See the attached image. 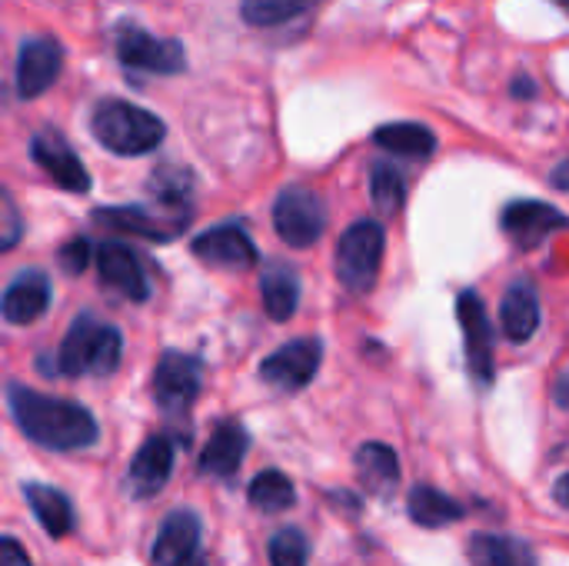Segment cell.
Returning <instances> with one entry per match:
<instances>
[{
  "mask_svg": "<svg viewBox=\"0 0 569 566\" xmlns=\"http://www.w3.org/2000/svg\"><path fill=\"white\" fill-rule=\"evenodd\" d=\"M93 257H97V270H100V280L107 290L120 294L130 304H143L150 297L147 270L133 247H127L120 240H103L93 247Z\"/></svg>",
  "mask_w": 569,
  "mask_h": 566,
  "instance_id": "8fae6325",
  "label": "cell"
},
{
  "mask_svg": "<svg viewBox=\"0 0 569 566\" xmlns=\"http://www.w3.org/2000/svg\"><path fill=\"white\" fill-rule=\"evenodd\" d=\"M23 237V220L17 210V200L10 197V190L0 187V254L13 250Z\"/></svg>",
  "mask_w": 569,
  "mask_h": 566,
  "instance_id": "4dcf8cb0",
  "label": "cell"
},
{
  "mask_svg": "<svg viewBox=\"0 0 569 566\" xmlns=\"http://www.w3.org/2000/svg\"><path fill=\"white\" fill-rule=\"evenodd\" d=\"M457 320L467 340V370L480 387L493 384V327L477 290H463L457 297Z\"/></svg>",
  "mask_w": 569,
  "mask_h": 566,
  "instance_id": "30bf717a",
  "label": "cell"
},
{
  "mask_svg": "<svg viewBox=\"0 0 569 566\" xmlns=\"http://www.w3.org/2000/svg\"><path fill=\"white\" fill-rule=\"evenodd\" d=\"M247 447H250V437H247V430L237 420L217 424L210 440H207V447L197 457V474L217 477V480H233L240 464H243Z\"/></svg>",
  "mask_w": 569,
  "mask_h": 566,
  "instance_id": "d6986e66",
  "label": "cell"
},
{
  "mask_svg": "<svg viewBox=\"0 0 569 566\" xmlns=\"http://www.w3.org/2000/svg\"><path fill=\"white\" fill-rule=\"evenodd\" d=\"M470 564L473 566H537L530 544L520 537L503 534H477L470 540Z\"/></svg>",
  "mask_w": 569,
  "mask_h": 566,
  "instance_id": "d4e9b609",
  "label": "cell"
},
{
  "mask_svg": "<svg viewBox=\"0 0 569 566\" xmlns=\"http://www.w3.org/2000/svg\"><path fill=\"white\" fill-rule=\"evenodd\" d=\"M50 297H53V287H50V277L43 270H20L10 287L3 290L0 297V317L13 327H27L33 320H40L50 307Z\"/></svg>",
  "mask_w": 569,
  "mask_h": 566,
  "instance_id": "2e32d148",
  "label": "cell"
},
{
  "mask_svg": "<svg viewBox=\"0 0 569 566\" xmlns=\"http://www.w3.org/2000/svg\"><path fill=\"white\" fill-rule=\"evenodd\" d=\"M200 530H203V524L193 510H187V507L170 510L157 530V544L150 554L153 566H183L193 557H200Z\"/></svg>",
  "mask_w": 569,
  "mask_h": 566,
  "instance_id": "e0dca14e",
  "label": "cell"
},
{
  "mask_svg": "<svg viewBox=\"0 0 569 566\" xmlns=\"http://www.w3.org/2000/svg\"><path fill=\"white\" fill-rule=\"evenodd\" d=\"M553 183H557V190H567V163H560V167H557Z\"/></svg>",
  "mask_w": 569,
  "mask_h": 566,
  "instance_id": "e575fe53",
  "label": "cell"
},
{
  "mask_svg": "<svg viewBox=\"0 0 569 566\" xmlns=\"http://www.w3.org/2000/svg\"><path fill=\"white\" fill-rule=\"evenodd\" d=\"M0 566H30L27 550L13 537H0Z\"/></svg>",
  "mask_w": 569,
  "mask_h": 566,
  "instance_id": "d6a6232c",
  "label": "cell"
},
{
  "mask_svg": "<svg viewBox=\"0 0 569 566\" xmlns=\"http://www.w3.org/2000/svg\"><path fill=\"white\" fill-rule=\"evenodd\" d=\"M120 354H123V334L93 314H80L57 347V374L110 377L120 367Z\"/></svg>",
  "mask_w": 569,
  "mask_h": 566,
  "instance_id": "7a4b0ae2",
  "label": "cell"
},
{
  "mask_svg": "<svg viewBox=\"0 0 569 566\" xmlns=\"http://www.w3.org/2000/svg\"><path fill=\"white\" fill-rule=\"evenodd\" d=\"M317 3L320 0H243L240 13L253 27H277V23H287V20L313 10Z\"/></svg>",
  "mask_w": 569,
  "mask_h": 566,
  "instance_id": "f1b7e54d",
  "label": "cell"
},
{
  "mask_svg": "<svg viewBox=\"0 0 569 566\" xmlns=\"http://www.w3.org/2000/svg\"><path fill=\"white\" fill-rule=\"evenodd\" d=\"M30 157H33V163H40V167L50 173V180H53L60 190H67V193H87V190H90V173L83 170V163H80V157L73 153V147H70L53 127L33 133V140H30Z\"/></svg>",
  "mask_w": 569,
  "mask_h": 566,
  "instance_id": "4fadbf2b",
  "label": "cell"
},
{
  "mask_svg": "<svg viewBox=\"0 0 569 566\" xmlns=\"http://www.w3.org/2000/svg\"><path fill=\"white\" fill-rule=\"evenodd\" d=\"M203 387V360L183 350H167L153 370V400L167 417H187Z\"/></svg>",
  "mask_w": 569,
  "mask_h": 566,
  "instance_id": "8992f818",
  "label": "cell"
},
{
  "mask_svg": "<svg viewBox=\"0 0 569 566\" xmlns=\"http://www.w3.org/2000/svg\"><path fill=\"white\" fill-rule=\"evenodd\" d=\"M370 200L380 217H397L407 200V180L393 163H373L370 170Z\"/></svg>",
  "mask_w": 569,
  "mask_h": 566,
  "instance_id": "83f0119b",
  "label": "cell"
},
{
  "mask_svg": "<svg viewBox=\"0 0 569 566\" xmlns=\"http://www.w3.org/2000/svg\"><path fill=\"white\" fill-rule=\"evenodd\" d=\"M320 360H323V340L300 337V340H290L280 350H273L260 364V377L267 387H273L280 394H297V390L310 387V380L320 370Z\"/></svg>",
  "mask_w": 569,
  "mask_h": 566,
  "instance_id": "9c48e42d",
  "label": "cell"
},
{
  "mask_svg": "<svg viewBox=\"0 0 569 566\" xmlns=\"http://www.w3.org/2000/svg\"><path fill=\"white\" fill-rule=\"evenodd\" d=\"M500 324H503V334L510 344H527L540 330V300H537V287L530 280L510 284V290L503 294V304H500Z\"/></svg>",
  "mask_w": 569,
  "mask_h": 566,
  "instance_id": "ffe728a7",
  "label": "cell"
},
{
  "mask_svg": "<svg viewBox=\"0 0 569 566\" xmlns=\"http://www.w3.org/2000/svg\"><path fill=\"white\" fill-rule=\"evenodd\" d=\"M557 3H560V7H563V3H567V0H557Z\"/></svg>",
  "mask_w": 569,
  "mask_h": 566,
  "instance_id": "f35d334b",
  "label": "cell"
},
{
  "mask_svg": "<svg viewBox=\"0 0 569 566\" xmlns=\"http://www.w3.org/2000/svg\"><path fill=\"white\" fill-rule=\"evenodd\" d=\"M90 130L97 143L117 157H143L157 150L167 137V127L157 113L117 97H107L93 107Z\"/></svg>",
  "mask_w": 569,
  "mask_h": 566,
  "instance_id": "3957f363",
  "label": "cell"
},
{
  "mask_svg": "<svg viewBox=\"0 0 569 566\" xmlns=\"http://www.w3.org/2000/svg\"><path fill=\"white\" fill-rule=\"evenodd\" d=\"M260 294H263V310L270 320L283 324L297 314L300 307V277L290 264H270L260 277Z\"/></svg>",
  "mask_w": 569,
  "mask_h": 566,
  "instance_id": "cb8c5ba5",
  "label": "cell"
},
{
  "mask_svg": "<svg viewBox=\"0 0 569 566\" xmlns=\"http://www.w3.org/2000/svg\"><path fill=\"white\" fill-rule=\"evenodd\" d=\"M353 464H357V477H360L367 494L393 497V490L400 484V460L387 444H363L357 450Z\"/></svg>",
  "mask_w": 569,
  "mask_h": 566,
  "instance_id": "7402d4cb",
  "label": "cell"
},
{
  "mask_svg": "<svg viewBox=\"0 0 569 566\" xmlns=\"http://www.w3.org/2000/svg\"><path fill=\"white\" fill-rule=\"evenodd\" d=\"M247 500H250V507H257V510H263V514H280V510L293 507L297 490H293V484H290L287 474H280V470H263V474H257V477L250 480Z\"/></svg>",
  "mask_w": 569,
  "mask_h": 566,
  "instance_id": "4316f807",
  "label": "cell"
},
{
  "mask_svg": "<svg viewBox=\"0 0 569 566\" xmlns=\"http://www.w3.org/2000/svg\"><path fill=\"white\" fill-rule=\"evenodd\" d=\"M373 143L387 153L410 157V160H427L437 150V137L423 123H387L373 130Z\"/></svg>",
  "mask_w": 569,
  "mask_h": 566,
  "instance_id": "484cf974",
  "label": "cell"
},
{
  "mask_svg": "<svg viewBox=\"0 0 569 566\" xmlns=\"http://www.w3.org/2000/svg\"><path fill=\"white\" fill-rule=\"evenodd\" d=\"M270 566H307L310 564V540L297 527H283L270 537Z\"/></svg>",
  "mask_w": 569,
  "mask_h": 566,
  "instance_id": "f546056e",
  "label": "cell"
},
{
  "mask_svg": "<svg viewBox=\"0 0 569 566\" xmlns=\"http://www.w3.org/2000/svg\"><path fill=\"white\" fill-rule=\"evenodd\" d=\"M557 400H560V407H567V377H560V384H557Z\"/></svg>",
  "mask_w": 569,
  "mask_h": 566,
  "instance_id": "8d00e7d4",
  "label": "cell"
},
{
  "mask_svg": "<svg viewBox=\"0 0 569 566\" xmlns=\"http://www.w3.org/2000/svg\"><path fill=\"white\" fill-rule=\"evenodd\" d=\"M510 90H513V97H520V100H530V97L537 93V83H533L530 77H517Z\"/></svg>",
  "mask_w": 569,
  "mask_h": 566,
  "instance_id": "836d02e7",
  "label": "cell"
},
{
  "mask_svg": "<svg viewBox=\"0 0 569 566\" xmlns=\"http://www.w3.org/2000/svg\"><path fill=\"white\" fill-rule=\"evenodd\" d=\"M23 500L30 504L37 524L53 537V540H63L70 530H73V507L67 500L63 490L57 487H47V484H23Z\"/></svg>",
  "mask_w": 569,
  "mask_h": 566,
  "instance_id": "603a6c76",
  "label": "cell"
},
{
  "mask_svg": "<svg viewBox=\"0 0 569 566\" xmlns=\"http://www.w3.org/2000/svg\"><path fill=\"white\" fill-rule=\"evenodd\" d=\"M93 220L113 234H130L143 240L167 244L180 237L190 224V203H173V200H157V207H100Z\"/></svg>",
  "mask_w": 569,
  "mask_h": 566,
  "instance_id": "5b68a950",
  "label": "cell"
},
{
  "mask_svg": "<svg viewBox=\"0 0 569 566\" xmlns=\"http://www.w3.org/2000/svg\"><path fill=\"white\" fill-rule=\"evenodd\" d=\"M90 254H93L90 240H87V237H73L70 244H63V247H60L57 260H60V267H63L67 274H73V277H77V274H83V270H87Z\"/></svg>",
  "mask_w": 569,
  "mask_h": 566,
  "instance_id": "1f68e13d",
  "label": "cell"
},
{
  "mask_svg": "<svg viewBox=\"0 0 569 566\" xmlns=\"http://www.w3.org/2000/svg\"><path fill=\"white\" fill-rule=\"evenodd\" d=\"M7 404L20 434L43 450L73 454V450H90L100 440L97 417L77 400H60V397L37 394L23 384H7Z\"/></svg>",
  "mask_w": 569,
  "mask_h": 566,
  "instance_id": "6da1fadb",
  "label": "cell"
},
{
  "mask_svg": "<svg viewBox=\"0 0 569 566\" xmlns=\"http://www.w3.org/2000/svg\"><path fill=\"white\" fill-rule=\"evenodd\" d=\"M383 250H387L383 224L360 220V224L347 227V234L337 244V257H333L337 280L343 284V290H350L353 297L370 294L377 287V277H380Z\"/></svg>",
  "mask_w": 569,
  "mask_h": 566,
  "instance_id": "277c9868",
  "label": "cell"
},
{
  "mask_svg": "<svg viewBox=\"0 0 569 566\" xmlns=\"http://www.w3.org/2000/svg\"><path fill=\"white\" fill-rule=\"evenodd\" d=\"M407 514L417 527L423 530H440V527H450L457 520L467 517V507L453 497H447L443 490L430 487V484H417L410 487V497H407Z\"/></svg>",
  "mask_w": 569,
  "mask_h": 566,
  "instance_id": "44dd1931",
  "label": "cell"
},
{
  "mask_svg": "<svg viewBox=\"0 0 569 566\" xmlns=\"http://www.w3.org/2000/svg\"><path fill=\"white\" fill-rule=\"evenodd\" d=\"M567 477H560V484H557V504H560L563 510H567Z\"/></svg>",
  "mask_w": 569,
  "mask_h": 566,
  "instance_id": "d590c367",
  "label": "cell"
},
{
  "mask_svg": "<svg viewBox=\"0 0 569 566\" xmlns=\"http://www.w3.org/2000/svg\"><path fill=\"white\" fill-rule=\"evenodd\" d=\"M63 67V50L53 37H30L17 57V93L20 100H33L47 93Z\"/></svg>",
  "mask_w": 569,
  "mask_h": 566,
  "instance_id": "5bb4252c",
  "label": "cell"
},
{
  "mask_svg": "<svg viewBox=\"0 0 569 566\" xmlns=\"http://www.w3.org/2000/svg\"><path fill=\"white\" fill-rule=\"evenodd\" d=\"M183 566H207V564H203V557H193L190 564H183Z\"/></svg>",
  "mask_w": 569,
  "mask_h": 566,
  "instance_id": "74e56055",
  "label": "cell"
},
{
  "mask_svg": "<svg viewBox=\"0 0 569 566\" xmlns=\"http://www.w3.org/2000/svg\"><path fill=\"white\" fill-rule=\"evenodd\" d=\"M117 60L130 70H150V73H183L187 70V50L177 40H160L147 33L143 27L123 23L113 33Z\"/></svg>",
  "mask_w": 569,
  "mask_h": 566,
  "instance_id": "ba28073f",
  "label": "cell"
},
{
  "mask_svg": "<svg viewBox=\"0 0 569 566\" xmlns=\"http://www.w3.org/2000/svg\"><path fill=\"white\" fill-rule=\"evenodd\" d=\"M173 457H177V447L170 437L157 434L150 440H143V447L137 450L133 464H130V474H127V487L137 500L143 497H157L170 474H173Z\"/></svg>",
  "mask_w": 569,
  "mask_h": 566,
  "instance_id": "ac0fdd59",
  "label": "cell"
},
{
  "mask_svg": "<svg viewBox=\"0 0 569 566\" xmlns=\"http://www.w3.org/2000/svg\"><path fill=\"white\" fill-rule=\"evenodd\" d=\"M273 230L287 247H313L327 230V207L307 187H287L273 203Z\"/></svg>",
  "mask_w": 569,
  "mask_h": 566,
  "instance_id": "52a82bcc",
  "label": "cell"
},
{
  "mask_svg": "<svg viewBox=\"0 0 569 566\" xmlns=\"http://www.w3.org/2000/svg\"><path fill=\"white\" fill-rule=\"evenodd\" d=\"M500 227L520 250H537L553 234L567 230V217H563V210H557L543 200H513L503 207Z\"/></svg>",
  "mask_w": 569,
  "mask_h": 566,
  "instance_id": "7c38bea8",
  "label": "cell"
},
{
  "mask_svg": "<svg viewBox=\"0 0 569 566\" xmlns=\"http://www.w3.org/2000/svg\"><path fill=\"white\" fill-rule=\"evenodd\" d=\"M190 250L197 260L210 267H223V270H247L257 264V247L240 224H220V227L203 230L200 237H193Z\"/></svg>",
  "mask_w": 569,
  "mask_h": 566,
  "instance_id": "9a60e30c",
  "label": "cell"
}]
</instances>
